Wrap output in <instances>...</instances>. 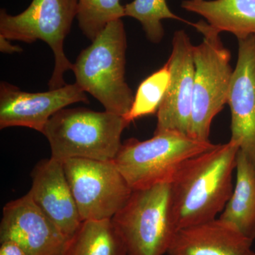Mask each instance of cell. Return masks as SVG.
<instances>
[{
  "mask_svg": "<svg viewBox=\"0 0 255 255\" xmlns=\"http://www.w3.org/2000/svg\"><path fill=\"white\" fill-rule=\"evenodd\" d=\"M236 181L219 218L232 223L246 238L255 240V167L238 152Z\"/></svg>",
  "mask_w": 255,
  "mask_h": 255,
  "instance_id": "obj_16",
  "label": "cell"
},
{
  "mask_svg": "<svg viewBox=\"0 0 255 255\" xmlns=\"http://www.w3.org/2000/svg\"><path fill=\"white\" fill-rule=\"evenodd\" d=\"M245 255H255V252L251 250V251L248 252V253H247Z\"/></svg>",
  "mask_w": 255,
  "mask_h": 255,
  "instance_id": "obj_23",
  "label": "cell"
},
{
  "mask_svg": "<svg viewBox=\"0 0 255 255\" xmlns=\"http://www.w3.org/2000/svg\"><path fill=\"white\" fill-rule=\"evenodd\" d=\"M28 194L41 211L69 238L82 221L73 192L65 176L63 161L42 159L31 173Z\"/></svg>",
  "mask_w": 255,
  "mask_h": 255,
  "instance_id": "obj_13",
  "label": "cell"
},
{
  "mask_svg": "<svg viewBox=\"0 0 255 255\" xmlns=\"http://www.w3.org/2000/svg\"><path fill=\"white\" fill-rule=\"evenodd\" d=\"M181 6L220 33L229 32L238 40L255 35V0H184Z\"/></svg>",
  "mask_w": 255,
  "mask_h": 255,
  "instance_id": "obj_15",
  "label": "cell"
},
{
  "mask_svg": "<svg viewBox=\"0 0 255 255\" xmlns=\"http://www.w3.org/2000/svg\"><path fill=\"white\" fill-rule=\"evenodd\" d=\"M128 255H163L174 234L170 184L132 191L126 205L112 218Z\"/></svg>",
  "mask_w": 255,
  "mask_h": 255,
  "instance_id": "obj_7",
  "label": "cell"
},
{
  "mask_svg": "<svg viewBox=\"0 0 255 255\" xmlns=\"http://www.w3.org/2000/svg\"><path fill=\"white\" fill-rule=\"evenodd\" d=\"M189 25L204 36L193 50L195 71L189 135L209 141L213 120L227 104L234 70L220 33L204 20Z\"/></svg>",
  "mask_w": 255,
  "mask_h": 255,
  "instance_id": "obj_5",
  "label": "cell"
},
{
  "mask_svg": "<svg viewBox=\"0 0 255 255\" xmlns=\"http://www.w3.org/2000/svg\"><path fill=\"white\" fill-rule=\"evenodd\" d=\"M63 162L82 221L112 219L130 199L132 189L114 160L72 158Z\"/></svg>",
  "mask_w": 255,
  "mask_h": 255,
  "instance_id": "obj_8",
  "label": "cell"
},
{
  "mask_svg": "<svg viewBox=\"0 0 255 255\" xmlns=\"http://www.w3.org/2000/svg\"><path fill=\"white\" fill-rule=\"evenodd\" d=\"M194 46L185 31L174 33L172 53L166 63L169 70L168 87L156 114L155 133L175 131L189 135L195 71Z\"/></svg>",
  "mask_w": 255,
  "mask_h": 255,
  "instance_id": "obj_11",
  "label": "cell"
},
{
  "mask_svg": "<svg viewBox=\"0 0 255 255\" xmlns=\"http://www.w3.org/2000/svg\"><path fill=\"white\" fill-rule=\"evenodd\" d=\"M78 102L90 103L86 92L76 82L48 92L30 93L1 82L0 129L26 127L43 133L55 114Z\"/></svg>",
  "mask_w": 255,
  "mask_h": 255,
  "instance_id": "obj_10",
  "label": "cell"
},
{
  "mask_svg": "<svg viewBox=\"0 0 255 255\" xmlns=\"http://www.w3.org/2000/svg\"><path fill=\"white\" fill-rule=\"evenodd\" d=\"M78 0H33L17 15L0 10V35L14 41L46 42L54 54V70L48 87L55 90L65 86L64 74L73 68L64 53V41L78 14Z\"/></svg>",
  "mask_w": 255,
  "mask_h": 255,
  "instance_id": "obj_6",
  "label": "cell"
},
{
  "mask_svg": "<svg viewBox=\"0 0 255 255\" xmlns=\"http://www.w3.org/2000/svg\"><path fill=\"white\" fill-rule=\"evenodd\" d=\"M227 104L231 114V140L255 167V35L238 40Z\"/></svg>",
  "mask_w": 255,
  "mask_h": 255,
  "instance_id": "obj_12",
  "label": "cell"
},
{
  "mask_svg": "<svg viewBox=\"0 0 255 255\" xmlns=\"http://www.w3.org/2000/svg\"><path fill=\"white\" fill-rule=\"evenodd\" d=\"M70 239L28 193L7 203L3 209L0 241L14 242L27 255H65Z\"/></svg>",
  "mask_w": 255,
  "mask_h": 255,
  "instance_id": "obj_9",
  "label": "cell"
},
{
  "mask_svg": "<svg viewBox=\"0 0 255 255\" xmlns=\"http://www.w3.org/2000/svg\"><path fill=\"white\" fill-rule=\"evenodd\" d=\"M169 81L167 64L140 84L134 96L131 108L124 117L128 124L147 116L157 114L164 100Z\"/></svg>",
  "mask_w": 255,
  "mask_h": 255,
  "instance_id": "obj_18",
  "label": "cell"
},
{
  "mask_svg": "<svg viewBox=\"0 0 255 255\" xmlns=\"http://www.w3.org/2000/svg\"><path fill=\"white\" fill-rule=\"evenodd\" d=\"M253 241L232 223L221 218L179 228L167 254L169 255H245Z\"/></svg>",
  "mask_w": 255,
  "mask_h": 255,
  "instance_id": "obj_14",
  "label": "cell"
},
{
  "mask_svg": "<svg viewBox=\"0 0 255 255\" xmlns=\"http://www.w3.org/2000/svg\"><path fill=\"white\" fill-rule=\"evenodd\" d=\"M239 146L230 140L189 159L170 183L177 230L216 219L232 194Z\"/></svg>",
  "mask_w": 255,
  "mask_h": 255,
  "instance_id": "obj_1",
  "label": "cell"
},
{
  "mask_svg": "<svg viewBox=\"0 0 255 255\" xmlns=\"http://www.w3.org/2000/svg\"><path fill=\"white\" fill-rule=\"evenodd\" d=\"M125 16L135 18L142 24L146 36L153 43H159L164 35L162 21L175 19L190 24L191 22L174 14L167 0H133L124 6Z\"/></svg>",
  "mask_w": 255,
  "mask_h": 255,
  "instance_id": "obj_20",
  "label": "cell"
},
{
  "mask_svg": "<svg viewBox=\"0 0 255 255\" xmlns=\"http://www.w3.org/2000/svg\"><path fill=\"white\" fill-rule=\"evenodd\" d=\"M216 145L182 132L163 131L142 141L126 140L114 160L132 190H141L170 184L187 161Z\"/></svg>",
  "mask_w": 255,
  "mask_h": 255,
  "instance_id": "obj_4",
  "label": "cell"
},
{
  "mask_svg": "<svg viewBox=\"0 0 255 255\" xmlns=\"http://www.w3.org/2000/svg\"><path fill=\"white\" fill-rule=\"evenodd\" d=\"M122 116L85 108H65L55 114L43 134L51 157L114 160L122 147V135L128 126Z\"/></svg>",
  "mask_w": 255,
  "mask_h": 255,
  "instance_id": "obj_3",
  "label": "cell"
},
{
  "mask_svg": "<svg viewBox=\"0 0 255 255\" xmlns=\"http://www.w3.org/2000/svg\"><path fill=\"white\" fill-rule=\"evenodd\" d=\"M23 49L21 47L13 46L10 40L0 35V51L5 53H20Z\"/></svg>",
  "mask_w": 255,
  "mask_h": 255,
  "instance_id": "obj_22",
  "label": "cell"
},
{
  "mask_svg": "<svg viewBox=\"0 0 255 255\" xmlns=\"http://www.w3.org/2000/svg\"><path fill=\"white\" fill-rule=\"evenodd\" d=\"M121 0H78L79 27L92 41L108 23L125 16V8Z\"/></svg>",
  "mask_w": 255,
  "mask_h": 255,
  "instance_id": "obj_19",
  "label": "cell"
},
{
  "mask_svg": "<svg viewBox=\"0 0 255 255\" xmlns=\"http://www.w3.org/2000/svg\"><path fill=\"white\" fill-rule=\"evenodd\" d=\"M65 255H128L112 219L87 220L69 241Z\"/></svg>",
  "mask_w": 255,
  "mask_h": 255,
  "instance_id": "obj_17",
  "label": "cell"
},
{
  "mask_svg": "<svg viewBox=\"0 0 255 255\" xmlns=\"http://www.w3.org/2000/svg\"><path fill=\"white\" fill-rule=\"evenodd\" d=\"M127 33L122 18L108 23L73 64L76 83L104 106L125 117L134 100L125 80Z\"/></svg>",
  "mask_w": 255,
  "mask_h": 255,
  "instance_id": "obj_2",
  "label": "cell"
},
{
  "mask_svg": "<svg viewBox=\"0 0 255 255\" xmlns=\"http://www.w3.org/2000/svg\"><path fill=\"white\" fill-rule=\"evenodd\" d=\"M0 255H27L16 243L11 241L1 243Z\"/></svg>",
  "mask_w": 255,
  "mask_h": 255,
  "instance_id": "obj_21",
  "label": "cell"
}]
</instances>
